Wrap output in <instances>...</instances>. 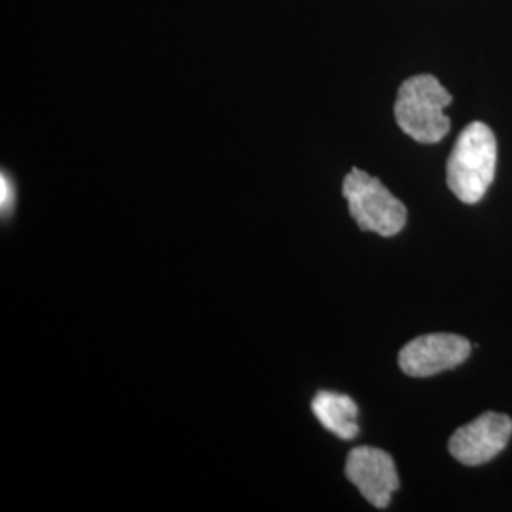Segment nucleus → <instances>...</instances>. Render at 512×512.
I'll return each mask as SVG.
<instances>
[{
    "instance_id": "obj_4",
    "label": "nucleus",
    "mask_w": 512,
    "mask_h": 512,
    "mask_svg": "<svg viewBox=\"0 0 512 512\" xmlns=\"http://www.w3.org/2000/svg\"><path fill=\"white\" fill-rule=\"evenodd\" d=\"M471 349V342L458 334H423L401 349L399 366L406 376L429 378L465 363Z\"/></svg>"
},
{
    "instance_id": "obj_6",
    "label": "nucleus",
    "mask_w": 512,
    "mask_h": 512,
    "mask_svg": "<svg viewBox=\"0 0 512 512\" xmlns=\"http://www.w3.org/2000/svg\"><path fill=\"white\" fill-rule=\"evenodd\" d=\"M346 476L376 509H387L401 480L393 458L380 448H353L346 461Z\"/></svg>"
},
{
    "instance_id": "obj_5",
    "label": "nucleus",
    "mask_w": 512,
    "mask_h": 512,
    "mask_svg": "<svg viewBox=\"0 0 512 512\" xmlns=\"http://www.w3.org/2000/svg\"><path fill=\"white\" fill-rule=\"evenodd\" d=\"M512 437V420L499 412H486L459 427L448 442V450L459 463L476 467L499 456Z\"/></svg>"
},
{
    "instance_id": "obj_7",
    "label": "nucleus",
    "mask_w": 512,
    "mask_h": 512,
    "mask_svg": "<svg viewBox=\"0 0 512 512\" xmlns=\"http://www.w3.org/2000/svg\"><path fill=\"white\" fill-rule=\"evenodd\" d=\"M311 410L319 423L338 439L351 440L359 435V406L348 395L319 391L311 401Z\"/></svg>"
},
{
    "instance_id": "obj_2",
    "label": "nucleus",
    "mask_w": 512,
    "mask_h": 512,
    "mask_svg": "<svg viewBox=\"0 0 512 512\" xmlns=\"http://www.w3.org/2000/svg\"><path fill=\"white\" fill-rule=\"evenodd\" d=\"M452 95L431 74H418L404 80L395 101V120L408 137L423 145L442 141L450 131V118L444 109Z\"/></svg>"
},
{
    "instance_id": "obj_1",
    "label": "nucleus",
    "mask_w": 512,
    "mask_h": 512,
    "mask_svg": "<svg viewBox=\"0 0 512 512\" xmlns=\"http://www.w3.org/2000/svg\"><path fill=\"white\" fill-rule=\"evenodd\" d=\"M497 141L484 122H473L459 133L446 164V183L463 203H478L495 179Z\"/></svg>"
},
{
    "instance_id": "obj_3",
    "label": "nucleus",
    "mask_w": 512,
    "mask_h": 512,
    "mask_svg": "<svg viewBox=\"0 0 512 512\" xmlns=\"http://www.w3.org/2000/svg\"><path fill=\"white\" fill-rule=\"evenodd\" d=\"M342 194L348 200L351 219L361 230L382 238H393L403 232L408 211L380 179L353 167L344 179Z\"/></svg>"
},
{
    "instance_id": "obj_8",
    "label": "nucleus",
    "mask_w": 512,
    "mask_h": 512,
    "mask_svg": "<svg viewBox=\"0 0 512 512\" xmlns=\"http://www.w3.org/2000/svg\"><path fill=\"white\" fill-rule=\"evenodd\" d=\"M0 202H2V215L10 213L12 211V205H14V186L10 183V179L6 177V173H2V181H0Z\"/></svg>"
}]
</instances>
